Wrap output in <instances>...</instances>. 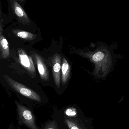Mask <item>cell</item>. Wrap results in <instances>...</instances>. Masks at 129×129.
I'll list each match as a JSON object with an SVG mask.
<instances>
[{"label": "cell", "mask_w": 129, "mask_h": 129, "mask_svg": "<svg viewBox=\"0 0 129 129\" xmlns=\"http://www.w3.org/2000/svg\"><path fill=\"white\" fill-rule=\"evenodd\" d=\"M16 105L20 123L30 129H38L36 125L35 117L31 111L16 101Z\"/></svg>", "instance_id": "3957f363"}, {"label": "cell", "mask_w": 129, "mask_h": 129, "mask_svg": "<svg viewBox=\"0 0 129 129\" xmlns=\"http://www.w3.org/2000/svg\"><path fill=\"white\" fill-rule=\"evenodd\" d=\"M9 44L3 34L0 36V56L2 59H6L10 57Z\"/></svg>", "instance_id": "52a82bcc"}, {"label": "cell", "mask_w": 129, "mask_h": 129, "mask_svg": "<svg viewBox=\"0 0 129 129\" xmlns=\"http://www.w3.org/2000/svg\"><path fill=\"white\" fill-rule=\"evenodd\" d=\"M5 16V15L4 14V13L2 12V11L1 0H0V20H1L2 18H4V17Z\"/></svg>", "instance_id": "5bb4252c"}, {"label": "cell", "mask_w": 129, "mask_h": 129, "mask_svg": "<svg viewBox=\"0 0 129 129\" xmlns=\"http://www.w3.org/2000/svg\"><path fill=\"white\" fill-rule=\"evenodd\" d=\"M53 73L54 82L58 88H60V71H61V57L60 55L56 54L53 57Z\"/></svg>", "instance_id": "8992f818"}, {"label": "cell", "mask_w": 129, "mask_h": 129, "mask_svg": "<svg viewBox=\"0 0 129 129\" xmlns=\"http://www.w3.org/2000/svg\"><path fill=\"white\" fill-rule=\"evenodd\" d=\"M7 1L10 16L13 17L19 24L23 25H29L31 21L21 5L16 0Z\"/></svg>", "instance_id": "7a4b0ae2"}, {"label": "cell", "mask_w": 129, "mask_h": 129, "mask_svg": "<svg viewBox=\"0 0 129 129\" xmlns=\"http://www.w3.org/2000/svg\"><path fill=\"white\" fill-rule=\"evenodd\" d=\"M18 53L19 62L32 76L35 77V68L31 57L28 55L25 50L21 48L18 49Z\"/></svg>", "instance_id": "277c9868"}, {"label": "cell", "mask_w": 129, "mask_h": 129, "mask_svg": "<svg viewBox=\"0 0 129 129\" xmlns=\"http://www.w3.org/2000/svg\"><path fill=\"white\" fill-rule=\"evenodd\" d=\"M65 120L69 129H83L79 124L76 123V121H74L73 119L68 118L65 119Z\"/></svg>", "instance_id": "30bf717a"}, {"label": "cell", "mask_w": 129, "mask_h": 129, "mask_svg": "<svg viewBox=\"0 0 129 129\" xmlns=\"http://www.w3.org/2000/svg\"><path fill=\"white\" fill-rule=\"evenodd\" d=\"M65 113L68 116L72 117L76 115L77 112L76 111V109L75 108H70L66 110Z\"/></svg>", "instance_id": "8fae6325"}, {"label": "cell", "mask_w": 129, "mask_h": 129, "mask_svg": "<svg viewBox=\"0 0 129 129\" xmlns=\"http://www.w3.org/2000/svg\"><path fill=\"white\" fill-rule=\"evenodd\" d=\"M45 129H57L53 122L50 123L45 127Z\"/></svg>", "instance_id": "4fadbf2b"}, {"label": "cell", "mask_w": 129, "mask_h": 129, "mask_svg": "<svg viewBox=\"0 0 129 129\" xmlns=\"http://www.w3.org/2000/svg\"><path fill=\"white\" fill-rule=\"evenodd\" d=\"M11 31L15 36L28 41L34 40L36 37L35 35H34L31 33L18 29H12Z\"/></svg>", "instance_id": "9c48e42d"}, {"label": "cell", "mask_w": 129, "mask_h": 129, "mask_svg": "<svg viewBox=\"0 0 129 129\" xmlns=\"http://www.w3.org/2000/svg\"><path fill=\"white\" fill-rule=\"evenodd\" d=\"M33 56L37 65L39 73L42 80L44 81L49 80L48 70L42 57L35 52L33 53Z\"/></svg>", "instance_id": "5b68a950"}, {"label": "cell", "mask_w": 129, "mask_h": 129, "mask_svg": "<svg viewBox=\"0 0 129 129\" xmlns=\"http://www.w3.org/2000/svg\"><path fill=\"white\" fill-rule=\"evenodd\" d=\"M19 3L20 5H21V4H22L25 1V0H16Z\"/></svg>", "instance_id": "9a60e30c"}, {"label": "cell", "mask_w": 129, "mask_h": 129, "mask_svg": "<svg viewBox=\"0 0 129 129\" xmlns=\"http://www.w3.org/2000/svg\"><path fill=\"white\" fill-rule=\"evenodd\" d=\"M4 77L7 83L17 92L36 101L41 102V98L40 95L33 90L16 81L7 75L4 74Z\"/></svg>", "instance_id": "6da1fadb"}, {"label": "cell", "mask_w": 129, "mask_h": 129, "mask_svg": "<svg viewBox=\"0 0 129 129\" xmlns=\"http://www.w3.org/2000/svg\"><path fill=\"white\" fill-rule=\"evenodd\" d=\"M62 81L63 85L67 83L70 77L71 67L70 64L65 58L63 59L62 65Z\"/></svg>", "instance_id": "ba28073f"}, {"label": "cell", "mask_w": 129, "mask_h": 129, "mask_svg": "<svg viewBox=\"0 0 129 129\" xmlns=\"http://www.w3.org/2000/svg\"><path fill=\"white\" fill-rule=\"evenodd\" d=\"M5 21V20L4 17V18H2L0 20V36L2 35L3 32H4L3 26H4Z\"/></svg>", "instance_id": "7c38bea8"}]
</instances>
